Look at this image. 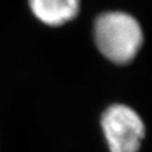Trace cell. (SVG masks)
I'll return each instance as SVG.
<instances>
[{
	"label": "cell",
	"mask_w": 152,
	"mask_h": 152,
	"mask_svg": "<svg viewBox=\"0 0 152 152\" xmlns=\"http://www.w3.org/2000/svg\"><path fill=\"white\" fill-rule=\"evenodd\" d=\"M94 37L99 52L117 64L132 61L144 41L142 30L137 20L118 11L104 13L96 18Z\"/></svg>",
	"instance_id": "obj_1"
},
{
	"label": "cell",
	"mask_w": 152,
	"mask_h": 152,
	"mask_svg": "<svg viewBox=\"0 0 152 152\" xmlns=\"http://www.w3.org/2000/svg\"><path fill=\"white\" fill-rule=\"evenodd\" d=\"M102 127L110 152H138L145 136V125L126 104H114L102 116Z\"/></svg>",
	"instance_id": "obj_2"
},
{
	"label": "cell",
	"mask_w": 152,
	"mask_h": 152,
	"mask_svg": "<svg viewBox=\"0 0 152 152\" xmlns=\"http://www.w3.org/2000/svg\"><path fill=\"white\" fill-rule=\"evenodd\" d=\"M36 18L51 26H58L74 19L79 12L80 0H28Z\"/></svg>",
	"instance_id": "obj_3"
}]
</instances>
